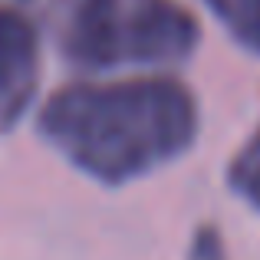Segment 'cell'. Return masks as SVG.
Segmentation results:
<instances>
[{"label":"cell","mask_w":260,"mask_h":260,"mask_svg":"<svg viewBox=\"0 0 260 260\" xmlns=\"http://www.w3.org/2000/svg\"><path fill=\"white\" fill-rule=\"evenodd\" d=\"M40 132L83 175L122 184L188 152L198 135V102L168 76L76 83L43 106Z\"/></svg>","instance_id":"6da1fadb"},{"label":"cell","mask_w":260,"mask_h":260,"mask_svg":"<svg viewBox=\"0 0 260 260\" xmlns=\"http://www.w3.org/2000/svg\"><path fill=\"white\" fill-rule=\"evenodd\" d=\"M63 53L86 70L181 63L198 46V23L175 0H73Z\"/></svg>","instance_id":"7a4b0ae2"},{"label":"cell","mask_w":260,"mask_h":260,"mask_svg":"<svg viewBox=\"0 0 260 260\" xmlns=\"http://www.w3.org/2000/svg\"><path fill=\"white\" fill-rule=\"evenodd\" d=\"M40 40L13 7H0V132L13 125L37 92Z\"/></svg>","instance_id":"3957f363"},{"label":"cell","mask_w":260,"mask_h":260,"mask_svg":"<svg viewBox=\"0 0 260 260\" xmlns=\"http://www.w3.org/2000/svg\"><path fill=\"white\" fill-rule=\"evenodd\" d=\"M208 7L247 50L260 53V0H208Z\"/></svg>","instance_id":"277c9868"},{"label":"cell","mask_w":260,"mask_h":260,"mask_svg":"<svg viewBox=\"0 0 260 260\" xmlns=\"http://www.w3.org/2000/svg\"><path fill=\"white\" fill-rule=\"evenodd\" d=\"M228 184L237 198H244L254 211H260V132L234 155L228 168Z\"/></svg>","instance_id":"5b68a950"},{"label":"cell","mask_w":260,"mask_h":260,"mask_svg":"<svg viewBox=\"0 0 260 260\" xmlns=\"http://www.w3.org/2000/svg\"><path fill=\"white\" fill-rule=\"evenodd\" d=\"M188 260H228L217 228L204 224V228L194 231V241H191V254H188Z\"/></svg>","instance_id":"8992f818"}]
</instances>
